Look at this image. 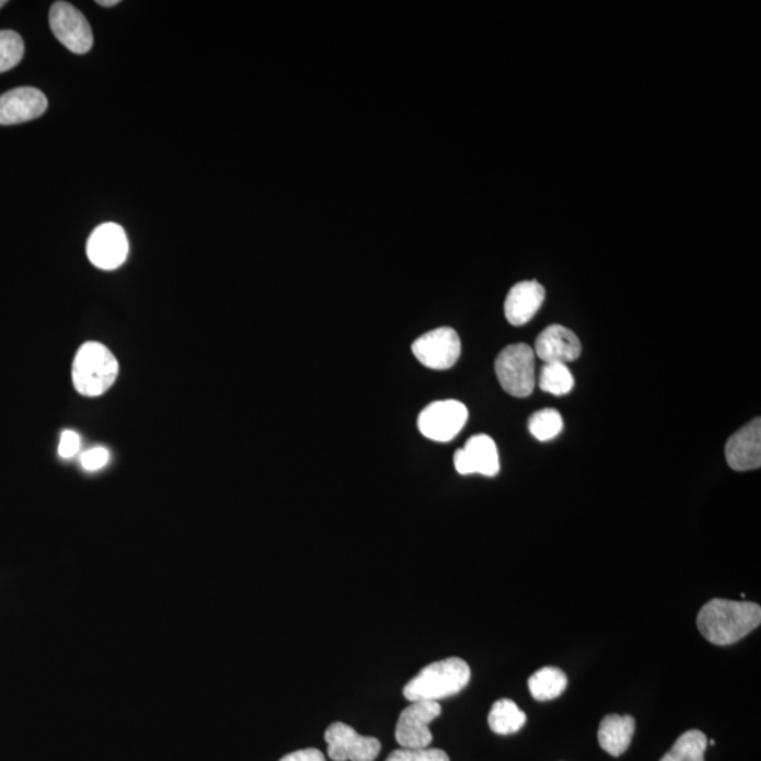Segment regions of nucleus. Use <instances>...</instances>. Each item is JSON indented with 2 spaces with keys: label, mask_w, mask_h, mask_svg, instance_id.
Instances as JSON below:
<instances>
[{
  "label": "nucleus",
  "mask_w": 761,
  "mask_h": 761,
  "mask_svg": "<svg viewBox=\"0 0 761 761\" xmlns=\"http://www.w3.org/2000/svg\"><path fill=\"white\" fill-rule=\"evenodd\" d=\"M761 623V608L753 602L711 599L702 607L696 626L706 641L729 646L743 639Z\"/></svg>",
  "instance_id": "1"
},
{
  "label": "nucleus",
  "mask_w": 761,
  "mask_h": 761,
  "mask_svg": "<svg viewBox=\"0 0 761 761\" xmlns=\"http://www.w3.org/2000/svg\"><path fill=\"white\" fill-rule=\"evenodd\" d=\"M471 679V670L459 657L431 662L417 672L404 689L405 699L410 702H439L459 694L465 689Z\"/></svg>",
  "instance_id": "2"
},
{
  "label": "nucleus",
  "mask_w": 761,
  "mask_h": 761,
  "mask_svg": "<svg viewBox=\"0 0 761 761\" xmlns=\"http://www.w3.org/2000/svg\"><path fill=\"white\" fill-rule=\"evenodd\" d=\"M119 376V362L102 343L88 342L72 362V384L83 396H100L109 391Z\"/></svg>",
  "instance_id": "3"
},
{
  "label": "nucleus",
  "mask_w": 761,
  "mask_h": 761,
  "mask_svg": "<svg viewBox=\"0 0 761 761\" xmlns=\"http://www.w3.org/2000/svg\"><path fill=\"white\" fill-rule=\"evenodd\" d=\"M534 358L537 356L533 348L524 343L510 345L499 353L495 360V374L507 394L515 397H528L533 394L537 387Z\"/></svg>",
  "instance_id": "4"
},
{
  "label": "nucleus",
  "mask_w": 761,
  "mask_h": 761,
  "mask_svg": "<svg viewBox=\"0 0 761 761\" xmlns=\"http://www.w3.org/2000/svg\"><path fill=\"white\" fill-rule=\"evenodd\" d=\"M468 420V406L460 401H436L420 412L417 427L427 439L447 443L464 429Z\"/></svg>",
  "instance_id": "5"
},
{
  "label": "nucleus",
  "mask_w": 761,
  "mask_h": 761,
  "mask_svg": "<svg viewBox=\"0 0 761 761\" xmlns=\"http://www.w3.org/2000/svg\"><path fill=\"white\" fill-rule=\"evenodd\" d=\"M441 714L439 702L416 701L411 702L401 712L395 729L397 743L405 749L429 748L431 731L429 725Z\"/></svg>",
  "instance_id": "6"
},
{
  "label": "nucleus",
  "mask_w": 761,
  "mask_h": 761,
  "mask_svg": "<svg viewBox=\"0 0 761 761\" xmlns=\"http://www.w3.org/2000/svg\"><path fill=\"white\" fill-rule=\"evenodd\" d=\"M412 353L430 370H449L461 356L460 336L451 327L435 328L414 342Z\"/></svg>",
  "instance_id": "7"
},
{
  "label": "nucleus",
  "mask_w": 761,
  "mask_h": 761,
  "mask_svg": "<svg viewBox=\"0 0 761 761\" xmlns=\"http://www.w3.org/2000/svg\"><path fill=\"white\" fill-rule=\"evenodd\" d=\"M50 27L57 41L76 54H87L93 46V34L87 18L68 2H56L50 9Z\"/></svg>",
  "instance_id": "8"
},
{
  "label": "nucleus",
  "mask_w": 761,
  "mask_h": 761,
  "mask_svg": "<svg viewBox=\"0 0 761 761\" xmlns=\"http://www.w3.org/2000/svg\"><path fill=\"white\" fill-rule=\"evenodd\" d=\"M325 740L333 761H374L381 751L380 740L358 735L343 722L328 726Z\"/></svg>",
  "instance_id": "9"
},
{
  "label": "nucleus",
  "mask_w": 761,
  "mask_h": 761,
  "mask_svg": "<svg viewBox=\"0 0 761 761\" xmlns=\"http://www.w3.org/2000/svg\"><path fill=\"white\" fill-rule=\"evenodd\" d=\"M88 258L96 268H119L129 255V240L125 229L116 223H103L93 230L87 244Z\"/></svg>",
  "instance_id": "10"
},
{
  "label": "nucleus",
  "mask_w": 761,
  "mask_h": 761,
  "mask_svg": "<svg viewBox=\"0 0 761 761\" xmlns=\"http://www.w3.org/2000/svg\"><path fill=\"white\" fill-rule=\"evenodd\" d=\"M454 468L461 475L481 474L484 477H495L500 469L497 445L487 435L471 437L463 449L456 451Z\"/></svg>",
  "instance_id": "11"
},
{
  "label": "nucleus",
  "mask_w": 761,
  "mask_h": 761,
  "mask_svg": "<svg viewBox=\"0 0 761 761\" xmlns=\"http://www.w3.org/2000/svg\"><path fill=\"white\" fill-rule=\"evenodd\" d=\"M47 106L46 95L37 88H16L0 95V125H21L37 119Z\"/></svg>",
  "instance_id": "12"
},
{
  "label": "nucleus",
  "mask_w": 761,
  "mask_h": 761,
  "mask_svg": "<svg viewBox=\"0 0 761 761\" xmlns=\"http://www.w3.org/2000/svg\"><path fill=\"white\" fill-rule=\"evenodd\" d=\"M581 350V342L576 333L562 325H552L540 333L533 351L544 365L557 362L567 366V362L577 360Z\"/></svg>",
  "instance_id": "13"
},
{
  "label": "nucleus",
  "mask_w": 761,
  "mask_h": 761,
  "mask_svg": "<svg viewBox=\"0 0 761 761\" xmlns=\"http://www.w3.org/2000/svg\"><path fill=\"white\" fill-rule=\"evenodd\" d=\"M726 461L735 471L760 469L761 465V420L760 417L741 427L730 436L725 447Z\"/></svg>",
  "instance_id": "14"
},
{
  "label": "nucleus",
  "mask_w": 761,
  "mask_h": 761,
  "mask_svg": "<svg viewBox=\"0 0 761 761\" xmlns=\"http://www.w3.org/2000/svg\"><path fill=\"white\" fill-rule=\"evenodd\" d=\"M546 297L543 285L523 281L514 285L505 299V318L512 326H523L532 321Z\"/></svg>",
  "instance_id": "15"
},
{
  "label": "nucleus",
  "mask_w": 761,
  "mask_h": 761,
  "mask_svg": "<svg viewBox=\"0 0 761 761\" xmlns=\"http://www.w3.org/2000/svg\"><path fill=\"white\" fill-rule=\"evenodd\" d=\"M635 734V719L630 715H608L598 729L601 748L611 756L620 758L627 749Z\"/></svg>",
  "instance_id": "16"
},
{
  "label": "nucleus",
  "mask_w": 761,
  "mask_h": 761,
  "mask_svg": "<svg viewBox=\"0 0 761 761\" xmlns=\"http://www.w3.org/2000/svg\"><path fill=\"white\" fill-rule=\"evenodd\" d=\"M488 724L494 734H517L527 724V714L514 701L499 700L491 708Z\"/></svg>",
  "instance_id": "17"
},
{
  "label": "nucleus",
  "mask_w": 761,
  "mask_h": 761,
  "mask_svg": "<svg viewBox=\"0 0 761 761\" xmlns=\"http://www.w3.org/2000/svg\"><path fill=\"white\" fill-rule=\"evenodd\" d=\"M566 689L567 676L557 667H543L529 679L530 694L538 701L557 699Z\"/></svg>",
  "instance_id": "18"
},
{
  "label": "nucleus",
  "mask_w": 761,
  "mask_h": 761,
  "mask_svg": "<svg viewBox=\"0 0 761 761\" xmlns=\"http://www.w3.org/2000/svg\"><path fill=\"white\" fill-rule=\"evenodd\" d=\"M706 746L708 739L701 730H687L660 761H705Z\"/></svg>",
  "instance_id": "19"
},
{
  "label": "nucleus",
  "mask_w": 761,
  "mask_h": 761,
  "mask_svg": "<svg viewBox=\"0 0 761 761\" xmlns=\"http://www.w3.org/2000/svg\"><path fill=\"white\" fill-rule=\"evenodd\" d=\"M539 387L547 394L562 396L573 391L574 377L566 365H544L539 376Z\"/></svg>",
  "instance_id": "20"
},
{
  "label": "nucleus",
  "mask_w": 761,
  "mask_h": 761,
  "mask_svg": "<svg viewBox=\"0 0 761 761\" xmlns=\"http://www.w3.org/2000/svg\"><path fill=\"white\" fill-rule=\"evenodd\" d=\"M564 422L556 410H543L537 412L529 420V430L539 441L553 440L562 434Z\"/></svg>",
  "instance_id": "21"
},
{
  "label": "nucleus",
  "mask_w": 761,
  "mask_h": 761,
  "mask_svg": "<svg viewBox=\"0 0 761 761\" xmlns=\"http://www.w3.org/2000/svg\"><path fill=\"white\" fill-rule=\"evenodd\" d=\"M24 56V43L21 34L13 31H0V73L11 71L19 66Z\"/></svg>",
  "instance_id": "22"
},
{
  "label": "nucleus",
  "mask_w": 761,
  "mask_h": 761,
  "mask_svg": "<svg viewBox=\"0 0 761 761\" xmlns=\"http://www.w3.org/2000/svg\"><path fill=\"white\" fill-rule=\"evenodd\" d=\"M385 761H450L446 751L440 749H405L392 751Z\"/></svg>",
  "instance_id": "23"
},
{
  "label": "nucleus",
  "mask_w": 761,
  "mask_h": 761,
  "mask_svg": "<svg viewBox=\"0 0 761 761\" xmlns=\"http://www.w3.org/2000/svg\"><path fill=\"white\" fill-rule=\"evenodd\" d=\"M107 461H109V451L103 447H93L81 457V464L88 471L101 470L105 468Z\"/></svg>",
  "instance_id": "24"
},
{
  "label": "nucleus",
  "mask_w": 761,
  "mask_h": 761,
  "mask_svg": "<svg viewBox=\"0 0 761 761\" xmlns=\"http://www.w3.org/2000/svg\"><path fill=\"white\" fill-rule=\"evenodd\" d=\"M80 436H78L76 431H62L60 445H58V454H60L62 459H70V457H73L78 453V450H80Z\"/></svg>",
  "instance_id": "25"
},
{
  "label": "nucleus",
  "mask_w": 761,
  "mask_h": 761,
  "mask_svg": "<svg viewBox=\"0 0 761 761\" xmlns=\"http://www.w3.org/2000/svg\"><path fill=\"white\" fill-rule=\"evenodd\" d=\"M279 761H326V759L325 754H323L321 750L304 749L293 751V753L285 756V758Z\"/></svg>",
  "instance_id": "26"
},
{
  "label": "nucleus",
  "mask_w": 761,
  "mask_h": 761,
  "mask_svg": "<svg viewBox=\"0 0 761 761\" xmlns=\"http://www.w3.org/2000/svg\"><path fill=\"white\" fill-rule=\"evenodd\" d=\"M119 0H97V4H101L103 8H112L116 7V4H119Z\"/></svg>",
  "instance_id": "27"
},
{
  "label": "nucleus",
  "mask_w": 761,
  "mask_h": 761,
  "mask_svg": "<svg viewBox=\"0 0 761 761\" xmlns=\"http://www.w3.org/2000/svg\"><path fill=\"white\" fill-rule=\"evenodd\" d=\"M7 4V2H3V0H0V9H2Z\"/></svg>",
  "instance_id": "28"
}]
</instances>
